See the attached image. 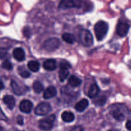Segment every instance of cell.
Wrapping results in <instances>:
<instances>
[{"label":"cell","instance_id":"28","mask_svg":"<svg viewBox=\"0 0 131 131\" xmlns=\"http://www.w3.org/2000/svg\"><path fill=\"white\" fill-rule=\"evenodd\" d=\"M17 121L18 124L19 125H23V122H24V120H23V118L21 116H19L17 118Z\"/></svg>","mask_w":131,"mask_h":131},{"label":"cell","instance_id":"23","mask_svg":"<svg viewBox=\"0 0 131 131\" xmlns=\"http://www.w3.org/2000/svg\"><path fill=\"white\" fill-rule=\"evenodd\" d=\"M2 67L4 69H6V70H10L12 69L13 66H12V64L11 63L9 60H5L3 61V63H2Z\"/></svg>","mask_w":131,"mask_h":131},{"label":"cell","instance_id":"6","mask_svg":"<svg viewBox=\"0 0 131 131\" xmlns=\"http://www.w3.org/2000/svg\"><path fill=\"white\" fill-rule=\"evenodd\" d=\"M130 26L124 20H119L116 26V33L119 36L124 37L128 33Z\"/></svg>","mask_w":131,"mask_h":131},{"label":"cell","instance_id":"29","mask_svg":"<svg viewBox=\"0 0 131 131\" xmlns=\"http://www.w3.org/2000/svg\"><path fill=\"white\" fill-rule=\"evenodd\" d=\"M70 131H84V130L83 129V128L80 126H76L74 127Z\"/></svg>","mask_w":131,"mask_h":131},{"label":"cell","instance_id":"3","mask_svg":"<svg viewBox=\"0 0 131 131\" xmlns=\"http://www.w3.org/2000/svg\"><path fill=\"white\" fill-rule=\"evenodd\" d=\"M55 118H56V117H55L54 115H51L46 117V118L42 119L39 122L40 129L45 131L51 130L53 126V123L54 122Z\"/></svg>","mask_w":131,"mask_h":131},{"label":"cell","instance_id":"15","mask_svg":"<svg viewBox=\"0 0 131 131\" xmlns=\"http://www.w3.org/2000/svg\"><path fill=\"white\" fill-rule=\"evenodd\" d=\"M61 118L65 122H72L75 119V116L70 111H65L61 115Z\"/></svg>","mask_w":131,"mask_h":131},{"label":"cell","instance_id":"33","mask_svg":"<svg viewBox=\"0 0 131 131\" xmlns=\"http://www.w3.org/2000/svg\"><path fill=\"white\" fill-rule=\"evenodd\" d=\"M0 131H4L3 128L1 127H0Z\"/></svg>","mask_w":131,"mask_h":131},{"label":"cell","instance_id":"7","mask_svg":"<svg viewBox=\"0 0 131 131\" xmlns=\"http://www.w3.org/2000/svg\"><path fill=\"white\" fill-rule=\"evenodd\" d=\"M79 6H80V1H72V0L62 1L59 5V7L63 9L70 8L73 7H79Z\"/></svg>","mask_w":131,"mask_h":131},{"label":"cell","instance_id":"8","mask_svg":"<svg viewBox=\"0 0 131 131\" xmlns=\"http://www.w3.org/2000/svg\"><path fill=\"white\" fill-rule=\"evenodd\" d=\"M33 108V104L28 100H23L20 102L19 109L24 113H29Z\"/></svg>","mask_w":131,"mask_h":131},{"label":"cell","instance_id":"32","mask_svg":"<svg viewBox=\"0 0 131 131\" xmlns=\"http://www.w3.org/2000/svg\"><path fill=\"white\" fill-rule=\"evenodd\" d=\"M129 67L131 68V60L129 61Z\"/></svg>","mask_w":131,"mask_h":131},{"label":"cell","instance_id":"27","mask_svg":"<svg viewBox=\"0 0 131 131\" xmlns=\"http://www.w3.org/2000/svg\"><path fill=\"white\" fill-rule=\"evenodd\" d=\"M0 120H7V118H6V115L4 114L2 110L0 108Z\"/></svg>","mask_w":131,"mask_h":131},{"label":"cell","instance_id":"25","mask_svg":"<svg viewBox=\"0 0 131 131\" xmlns=\"http://www.w3.org/2000/svg\"><path fill=\"white\" fill-rule=\"evenodd\" d=\"M60 69H69L71 67L70 66V63L67 61H61L60 64Z\"/></svg>","mask_w":131,"mask_h":131},{"label":"cell","instance_id":"16","mask_svg":"<svg viewBox=\"0 0 131 131\" xmlns=\"http://www.w3.org/2000/svg\"><path fill=\"white\" fill-rule=\"evenodd\" d=\"M11 86L14 93L17 95H21L24 93V91L23 90V88H20L15 81L12 80L11 81Z\"/></svg>","mask_w":131,"mask_h":131},{"label":"cell","instance_id":"22","mask_svg":"<svg viewBox=\"0 0 131 131\" xmlns=\"http://www.w3.org/2000/svg\"><path fill=\"white\" fill-rule=\"evenodd\" d=\"M33 89L34 92L37 93H40L43 90V86L41 83L38 81H35L33 83Z\"/></svg>","mask_w":131,"mask_h":131},{"label":"cell","instance_id":"18","mask_svg":"<svg viewBox=\"0 0 131 131\" xmlns=\"http://www.w3.org/2000/svg\"><path fill=\"white\" fill-rule=\"evenodd\" d=\"M28 69L33 72H38L40 69V64L37 61H30L28 63Z\"/></svg>","mask_w":131,"mask_h":131},{"label":"cell","instance_id":"13","mask_svg":"<svg viewBox=\"0 0 131 131\" xmlns=\"http://www.w3.org/2000/svg\"><path fill=\"white\" fill-rule=\"evenodd\" d=\"M100 89L98 85L94 83V84H92L91 86L90 87V89L88 92V95L90 98H95L98 95Z\"/></svg>","mask_w":131,"mask_h":131},{"label":"cell","instance_id":"2","mask_svg":"<svg viewBox=\"0 0 131 131\" xmlns=\"http://www.w3.org/2000/svg\"><path fill=\"white\" fill-rule=\"evenodd\" d=\"M79 38L83 46L90 47L93 44V39L90 32L86 29H83L79 33Z\"/></svg>","mask_w":131,"mask_h":131},{"label":"cell","instance_id":"19","mask_svg":"<svg viewBox=\"0 0 131 131\" xmlns=\"http://www.w3.org/2000/svg\"><path fill=\"white\" fill-rule=\"evenodd\" d=\"M113 116L118 121H123L125 119V115L121 110H115L113 111Z\"/></svg>","mask_w":131,"mask_h":131},{"label":"cell","instance_id":"4","mask_svg":"<svg viewBox=\"0 0 131 131\" xmlns=\"http://www.w3.org/2000/svg\"><path fill=\"white\" fill-rule=\"evenodd\" d=\"M60 42L58 38H49L47 40L45 41L43 43V47L46 50L49 51H52L58 49L60 46Z\"/></svg>","mask_w":131,"mask_h":131},{"label":"cell","instance_id":"20","mask_svg":"<svg viewBox=\"0 0 131 131\" xmlns=\"http://www.w3.org/2000/svg\"><path fill=\"white\" fill-rule=\"evenodd\" d=\"M62 38L65 42H67L69 43H73L75 40L74 36L71 33H65L63 34Z\"/></svg>","mask_w":131,"mask_h":131},{"label":"cell","instance_id":"17","mask_svg":"<svg viewBox=\"0 0 131 131\" xmlns=\"http://www.w3.org/2000/svg\"><path fill=\"white\" fill-rule=\"evenodd\" d=\"M82 81L79 78L72 75L69 79V84L72 87H78L81 84Z\"/></svg>","mask_w":131,"mask_h":131},{"label":"cell","instance_id":"26","mask_svg":"<svg viewBox=\"0 0 131 131\" xmlns=\"http://www.w3.org/2000/svg\"><path fill=\"white\" fill-rule=\"evenodd\" d=\"M105 102H106V98H105V97H101V98H100V99L99 101H96L97 103L95 104L97 105V106H102V105L104 104Z\"/></svg>","mask_w":131,"mask_h":131},{"label":"cell","instance_id":"11","mask_svg":"<svg viewBox=\"0 0 131 131\" xmlns=\"http://www.w3.org/2000/svg\"><path fill=\"white\" fill-rule=\"evenodd\" d=\"M43 67L46 70L49 71H52L56 69V60L54 59H49L44 61L43 64Z\"/></svg>","mask_w":131,"mask_h":131},{"label":"cell","instance_id":"12","mask_svg":"<svg viewBox=\"0 0 131 131\" xmlns=\"http://www.w3.org/2000/svg\"><path fill=\"white\" fill-rule=\"evenodd\" d=\"M57 93V90L54 86H49L45 90L43 93V98L46 99H49L54 97Z\"/></svg>","mask_w":131,"mask_h":131},{"label":"cell","instance_id":"14","mask_svg":"<svg viewBox=\"0 0 131 131\" xmlns=\"http://www.w3.org/2000/svg\"><path fill=\"white\" fill-rule=\"evenodd\" d=\"M88 101L86 99H83L81 100L80 101L76 104L75 106V110L79 112H82L84 111L88 107Z\"/></svg>","mask_w":131,"mask_h":131},{"label":"cell","instance_id":"9","mask_svg":"<svg viewBox=\"0 0 131 131\" xmlns=\"http://www.w3.org/2000/svg\"><path fill=\"white\" fill-rule=\"evenodd\" d=\"M13 56L14 58L19 61H22L25 59V52L20 47L15 48L13 51Z\"/></svg>","mask_w":131,"mask_h":131},{"label":"cell","instance_id":"21","mask_svg":"<svg viewBox=\"0 0 131 131\" xmlns=\"http://www.w3.org/2000/svg\"><path fill=\"white\" fill-rule=\"evenodd\" d=\"M69 75V72L68 69H60L59 72V78H60V81L63 82L65 79L67 78V77Z\"/></svg>","mask_w":131,"mask_h":131},{"label":"cell","instance_id":"1","mask_svg":"<svg viewBox=\"0 0 131 131\" xmlns=\"http://www.w3.org/2000/svg\"><path fill=\"white\" fill-rule=\"evenodd\" d=\"M108 31V25L106 22L99 20L95 24L94 31L96 38L99 41H101L105 38Z\"/></svg>","mask_w":131,"mask_h":131},{"label":"cell","instance_id":"24","mask_svg":"<svg viewBox=\"0 0 131 131\" xmlns=\"http://www.w3.org/2000/svg\"><path fill=\"white\" fill-rule=\"evenodd\" d=\"M19 74L20 76L23 78H28L30 76V73L26 70H19Z\"/></svg>","mask_w":131,"mask_h":131},{"label":"cell","instance_id":"5","mask_svg":"<svg viewBox=\"0 0 131 131\" xmlns=\"http://www.w3.org/2000/svg\"><path fill=\"white\" fill-rule=\"evenodd\" d=\"M51 110V106L47 102H42L36 107L35 113L39 116L46 115Z\"/></svg>","mask_w":131,"mask_h":131},{"label":"cell","instance_id":"34","mask_svg":"<svg viewBox=\"0 0 131 131\" xmlns=\"http://www.w3.org/2000/svg\"><path fill=\"white\" fill-rule=\"evenodd\" d=\"M109 131H117V130H109Z\"/></svg>","mask_w":131,"mask_h":131},{"label":"cell","instance_id":"30","mask_svg":"<svg viewBox=\"0 0 131 131\" xmlns=\"http://www.w3.org/2000/svg\"><path fill=\"white\" fill-rule=\"evenodd\" d=\"M126 128L129 130L131 131V120H128L126 123Z\"/></svg>","mask_w":131,"mask_h":131},{"label":"cell","instance_id":"31","mask_svg":"<svg viewBox=\"0 0 131 131\" xmlns=\"http://www.w3.org/2000/svg\"><path fill=\"white\" fill-rule=\"evenodd\" d=\"M4 88H5V86H4L3 83L1 81H0V91L2 90H3Z\"/></svg>","mask_w":131,"mask_h":131},{"label":"cell","instance_id":"10","mask_svg":"<svg viewBox=\"0 0 131 131\" xmlns=\"http://www.w3.org/2000/svg\"><path fill=\"white\" fill-rule=\"evenodd\" d=\"M3 101L10 110H13L15 106V100L12 95H5L3 99Z\"/></svg>","mask_w":131,"mask_h":131}]
</instances>
